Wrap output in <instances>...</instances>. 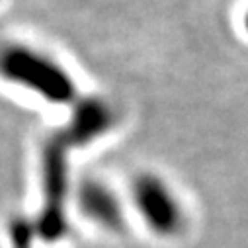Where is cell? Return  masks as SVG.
Listing matches in <instances>:
<instances>
[{
  "label": "cell",
  "mask_w": 248,
  "mask_h": 248,
  "mask_svg": "<svg viewBox=\"0 0 248 248\" xmlns=\"http://www.w3.org/2000/svg\"><path fill=\"white\" fill-rule=\"evenodd\" d=\"M4 73L8 78L43 94L51 102H67L73 98V82L49 59L24 47H12L4 55Z\"/></svg>",
  "instance_id": "obj_1"
},
{
  "label": "cell",
  "mask_w": 248,
  "mask_h": 248,
  "mask_svg": "<svg viewBox=\"0 0 248 248\" xmlns=\"http://www.w3.org/2000/svg\"><path fill=\"white\" fill-rule=\"evenodd\" d=\"M135 203L147 225L160 232L170 234L180 225V209L168 188L153 176H143L135 184Z\"/></svg>",
  "instance_id": "obj_2"
},
{
  "label": "cell",
  "mask_w": 248,
  "mask_h": 248,
  "mask_svg": "<svg viewBox=\"0 0 248 248\" xmlns=\"http://www.w3.org/2000/svg\"><path fill=\"white\" fill-rule=\"evenodd\" d=\"M63 145L57 143L55 149L51 147L45 156V180H47V207L41 217V227L47 236H55L63 231V207L61 200L65 196V156Z\"/></svg>",
  "instance_id": "obj_3"
},
{
  "label": "cell",
  "mask_w": 248,
  "mask_h": 248,
  "mask_svg": "<svg viewBox=\"0 0 248 248\" xmlns=\"http://www.w3.org/2000/svg\"><path fill=\"white\" fill-rule=\"evenodd\" d=\"M80 209L96 223L104 227H119L121 207L115 196L100 182H86L78 192Z\"/></svg>",
  "instance_id": "obj_4"
},
{
  "label": "cell",
  "mask_w": 248,
  "mask_h": 248,
  "mask_svg": "<svg viewBox=\"0 0 248 248\" xmlns=\"http://www.w3.org/2000/svg\"><path fill=\"white\" fill-rule=\"evenodd\" d=\"M108 111L100 106V104H84L73 121V133H75V141H84L90 137H96L98 133H102L108 125Z\"/></svg>",
  "instance_id": "obj_5"
},
{
  "label": "cell",
  "mask_w": 248,
  "mask_h": 248,
  "mask_svg": "<svg viewBox=\"0 0 248 248\" xmlns=\"http://www.w3.org/2000/svg\"><path fill=\"white\" fill-rule=\"evenodd\" d=\"M246 28H248V16H246Z\"/></svg>",
  "instance_id": "obj_6"
}]
</instances>
